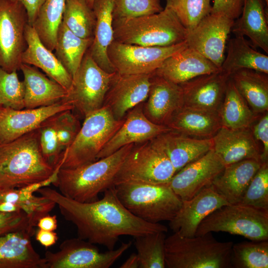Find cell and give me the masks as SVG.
Wrapping results in <instances>:
<instances>
[{"label": "cell", "instance_id": "obj_1", "mask_svg": "<svg viewBox=\"0 0 268 268\" xmlns=\"http://www.w3.org/2000/svg\"><path fill=\"white\" fill-rule=\"evenodd\" d=\"M46 187L36 192L58 205L65 219L75 226L78 237L108 250L114 249L122 236L168 231L164 225L145 221L130 212L121 202L114 186L106 189L101 199L89 202L74 201Z\"/></svg>", "mask_w": 268, "mask_h": 268}, {"label": "cell", "instance_id": "obj_2", "mask_svg": "<svg viewBox=\"0 0 268 268\" xmlns=\"http://www.w3.org/2000/svg\"><path fill=\"white\" fill-rule=\"evenodd\" d=\"M55 169L44 157L38 129L0 142V190L54 180Z\"/></svg>", "mask_w": 268, "mask_h": 268}, {"label": "cell", "instance_id": "obj_3", "mask_svg": "<svg viewBox=\"0 0 268 268\" xmlns=\"http://www.w3.org/2000/svg\"><path fill=\"white\" fill-rule=\"evenodd\" d=\"M134 144L125 145L113 154L73 168H61L52 184L64 196L81 202L98 200V195L114 186L115 175Z\"/></svg>", "mask_w": 268, "mask_h": 268}, {"label": "cell", "instance_id": "obj_4", "mask_svg": "<svg viewBox=\"0 0 268 268\" xmlns=\"http://www.w3.org/2000/svg\"><path fill=\"white\" fill-rule=\"evenodd\" d=\"M232 241L219 242L211 233L189 237L177 232L165 240V267L168 268H231Z\"/></svg>", "mask_w": 268, "mask_h": 268}, {"label": "cell", "instance_id": "obj_5", "mask_svg": "<svg viewBox=\"0 0 268 268\" xmlns=\"http://www.w3.org/2000/svg\"><path fill=\"white\" fill-rule=\"evenodd\" d=\"M114 40L146 47H167L186 40L187 31L174 13H158L113 21Z\"/></svg>", "mask_w": 268, "mask_h": 268}, {"label": "cell", "instance_id": "obj_6", "mask_svg": "<svg viewBox=\"0 0 268 268\" xmlns=\"http://www.w3.org/2000/svg\"><path fill=\"white\" fill-rule=\"evenodd\" d=\"M124 120L125 118L115 119L105 106L85 117L73 141L61 153L54 166L55 172L61 168H75L97 160L99 153Z\"/></svg>", "mask_w": 268, "mask_h": 268}, {"label": "cell", "instance_id": "obj_7", "mask_svg": "<svg viewBox=\"0 0 268 268\" xmlns=\"http://www.w3.org/2000/svg\"><path fill=\"white\" fill-rule=\"evenodd\" d=\"M114 186L122 204L135 216L150 223L170 221L182 205V201L168 183L130 182Z\"/></svg>", "mask_w": 268, "mask_h": 268}, {"label": "cell", "instance_id": "obj_8", "mask_svg": "<svg viewBox=\"0 0 268 268\" xmlns=\"http://www.w3.org/2000/svg\"><path fill=\"white\" fill-rule=\"evenodd\" d=\"M225 232L252 241L268 240V211L239 203L224 205L206 217L195 236Z\"/></svg>", "mask_w": 268, "mask_h": 268}, {"label": "cell", "instance_id": "obj_9", "mask_svg": "<svg viewBox=\"0 0 268 268\" xmlns=\"http://www.w3.org/2000/svg\"><path fill=\"white\" fill-rule=\"evenodd\" d=\"M176 171L152 139L135 143L115 176L113 185L124 183H168Z\"/></svg>", "mask_w": 268, "mask_h": 268}, {"label": "cell", "instance_id": "obj_10", "mask_svg": "<svg viewBox=\"0 0 268 268\" xmlns=\"http://www.w3.org/2000/svg\"><path fill=\"white\" fill-rule=\"evenodd\" d=\"M115 72L108 73L102 69L87 50L63 100L70 102L85 118L103 106Z\"/></svg>", "mask_w": 268, "mask_h": 268}, {"label": "cell", "instance_id": "obj_11", "mask_svg": "<svg viewBox=\"0 0 268 268\" xmlns=\"http://www.w3.org/2000/svg\"><path fill=\"white\" fill-rule=\"evenodd\" d=\"M131 241L119 248L100 252L95 244L79 238L65 240L56 252L47 251L46 268H108L132 246Z\"/></svg>", "mask_w": 268, "mask_h": 268}, {"label": "cell", "instance_id": "obj_12", "mask_svg": "<svg viewBox=\"0 0 268 268\" xmlns=\"http://www.w3.org/2000/svg\"><path fill=\"white\" fill-rule=\"evenodd\" d=\"M187 47L186 41L167 47H146L113 40L107 55L115 71L120 74H149L167 58Z\"/></svg>", "mask_w": 268, "mask_h": 268}, {"label": "cell", "instance_id": "obj_13", "mask_svg": "<svg viewBox=\"0 0 268 268\" xmlns=\"http://www.w3.org/2000/svg\"><path fill=\"white\" fill-rule=\"evenodd\" d=\"M26 10L19 1L0 0V67L8 72L17 71L26 45Z\"/></svg>", "mask_w": 268, "mask_h": 268}, {"label": "cell", "instance_id": "obj_14", "mask_svg": "<svg viewBox=\"0 0 268 268\" xmlns=\"http://www.w3.org/2000/svg\"><path fill=\"white\" fill-rule=\"evenodd\" d=\"M234 21L222 14L209 13L187 33L185 40L187 47L220 69L225 58L227 39Z\"/></svg>", "mask_w": 268, "mask_h": 268}, {"label": "cell", "instance_id": "obj_15", "mask_svg": "<svg viewBox=\"0 0 268 268\" xmlns=\"http://www.w3.org/2000/svg\"><path fill=\"white\" fill-rule=\"evenodd\" d=\"M224 167L212 148L177 172L168 184L182 201H186L212 185Z\"/></svg>", "mask_w": 268, "mask_h": 268}, {"label": "cell", "instance_id": "obj_16", "mask_svg": "<svg viewBox=\"0 0 268 268\" xmlns=\"http://www.w3.org/2000/svg\"><path fill=\"white\" fill-rule=\"evenodd\" d=\"M152 73L122 74L116 71L103 106L110 111L115 119H123L130 110L147 99Z\"/></svg>", "mask_w": 268, "mask_h": 268}, {"label": "cell", "instance_id": "obj_17", "mask_svg": "<svg viewBox=\"0 0 268 268\" xmlns=\"http://www.w3.org/2000/svg\"><path fill=\"white\" fill-rule=\"evenodd\" d=\"M73 109L70 102L64 100L51 105L24 110L3 107L0 113V142L13 140L38 129L44 121L55 114Z\"/></svg>", "mask_w": 268, "mask_h": 268}, {"label": "cell", "instance_id": "obj_18", "mask_svg": "<svg viewBox=\"0 0 268 268\" xmlns=\"http://www.w3.org/2000/svg\"><path fill=\"white\" fill-rule=\"evenodd\" d=\"M143 103L128 112L122 125L103 147L97 160L113 154L125 145L148 141L171 131L165 125L150 121L144 114Z\"/></svg>", "mask_w": 268, "mask_h": 268}, {"label": "cell", "instance_id": "obj_19", "mask_svg": "<svg viewBox=\"0 0 268 268\" xmlns=\"http://www.w3.org/2000/svg\"><path fill=\"white\" fill-rule=\"evenodd\" d=\"M229 204L211 185L191 199L182 201L181 208L169 221V225L174 232L185 237H194L199 225L206 217Z\"/></svg>", "mask_w": 268, "mask_h": 268}, {"label": "cell", "instance_id": "obj_20", "mask_svg": "<svg viewBox=\"0 0 268 268\" xmlns=\"http://www.w3.org/2000/svg\"><path fill=\"white\" fill-rule=\"evenodd\" d=\"M229 78L220 70L180 84L183 106L219 112Z\"/></svg>", "mask_w": 268, "mask_h": 268}, {"label": "cell", "instance_id": "obj_21", "mask_svg": "<svg viewBox=\"0 0 268 268\" xmlns=\"http://www.w3.org/2000/svg\"><path fill=\"white\" fill-rule=\"evenodd\" d=\"M146 101L143 103L146 117L152 122L165 125L172 115L184 105L182 89L174 83L155 74L150 77Z\"/></svg>", "mask_w": 268, "mask_h": 268}, {"label": "cell", "instance_id": "obj_22", "mask_svg": "<svg viewBox=\"0 0 268 268\" xmlns=\"http://www.w3.org/2000/svg\"><path fill=\"white\" fill-rule=\"evenodd\" d=\"M212 138V149L225 166L247 159L261 161V152L250 127H222Z\"/></svg>", "mask_w": 268, "mask_h": 268}, {"label": "cell", "instance_id": "obj_23", "mask_svg": "<svg viewBox=\"0 0 268 268\" xmlns=\"http://www.w3.org/2000/svg\"><path fill=\"white\" fill-rule=\"evenodd\" d=\"M220 70L203 56L187 47L167 58L154 73L180 84L198 76Z\"/></svg>", "mask_w": 268, "mask_h": 268}, {"label": "cell", "instance_id": "obj_24", "mask_svg": "<svg viewBox=\"0 0 268 268\" xmlns=\"http://www.w3.org/2000/svg\"><path fill=\"white\" fill-rule=\"evenodd\" d=\"M168 157L176 173L212 148V138H197L170 131L152 139Z\"/></svg>", "mask_w": 268, "mask_h": 268}, {"label": "cell", "instance_id": "obj_25", "mask_svg": "<svg viewBox=\"0 0 268 268\" xmlns=\"http://www.w3.org/2000/svg\"><path fill=\"white\" fill-rule=\"evenodd\" d=\"M52 184L51 181L26 187L0 190V212H23L36 223L39 219L56 206L54 202L43 196H36L34 193Z\"/></svg>", "mask_w": 268, "mask_h": 268}, {"label": "cell", "instance_id": "obj_26", "mask_svg": "<svg viewBox=\"0 0 268 268\" xmlns=\"http://www.w3.org/2000/svg\"><path fill=\"white\" fill-rule=\"evenodd\" d=\"M25 39L27 46L22 55V63L41 69L68 91L72 84V76L52 51L43 44L34 27L28 23L25 29Z\"/></svg>", "mask_w": 268, "mask_h": 268}, {"label": "cell", "instance_id": "obj_27", "mask_svg": "<svg viewBox=\"0 0 268 268\" xmlns=\"http://www.w3.org/2000/svg\"><path fill=\"white\" fill-rule=\"evenodd\" d=\"M24 84V105L26 109L47 106L64 99L67 91L50 79L35 67L22 64L20 67Z\"/></svg>", "mask_w": 268, "mask_h": 268}, {"label": "cell", "instance_id": "obj_28", "mask_svg": "<svg viewBox=\"0 0 268 268\" xmlns=\"http://www.w3.org/2000/svg\"><path fill=\"white\" fill-rule=\"evenodd\" d=\"M32 236L25 231L0 236V268H46L44 258L35 250Z\"/></svg>", "mask_w": 268, "mask_h": 268}, {"label": "cell", "instance_id": "obj_29", "mask_svg": "<svg viewBox=\"0 0 268 268\" xmlns=\"http://www.w3.org/2000/svg\"><path fill=\"white\" fill-rule=\"evenodd\" d=\"M115 0H94L92 9L95 25L92 44L88 51L93 60L108 73L116 72L110 62L108 49L114 40L113 12Z\"/></svg>", "mask_w": 268, "mask_h": 268}, {"label": "cell", "instance_id": "obj_30", "mask_svg": "<svg viewBox=\"0 0 268 268\" xmlns=\"http://www.w3.org/2000/svg\"><path fill=\"white\" fill-rule=\"evenodd\" d=\"M165 126L171 131L197 138L212 137L222 127L219 112L182 106Z\"/></svg>", "mask_w": 268, "mask_h": 268}, {"label": "cell", "instance_id": "obj_31", "mask_svg": "<svg viewBox=\"0 0 268 268\" xmlns=\"http://www.w3.org/2000/svg\"><path fill=\"white\" fill-rule=\"evenodd\" d=\"M262 164L260 160L247 159L227 165L212 186L230 204L239 203Z\"/></svg>", "mask_w": 268, "mask_h": 268}, {"label": "cell", "instance_id": "obj_32", "mask_svg": "<svg viewBox=\"0 0 268 268\" xmlns=\"http://www.w3.org/2000/svg\"><path fill=\"white\" fill-rule=\"evenodd\" d=\"M231 31L235 36H247L253 47L268 53V25L263 0H244L240 15Z\"/></svg>", "mask_w": 268, "mask_h": 268}, {"label": "cell", "instance_id": "obj_33", "mask_svg": "<svg viewBox=\"0 0 268 268\" xmlns=\"http://www.w3.org/2000/svg\"><path fill=\"white\" fill-rule=\"evenodd\" d=\"M242 69L268 74V56L253 48L244 37L235 36L228 42L227 56L220 69L230 75Z\"/></svg>", "mask_w": 268, "mask_h": 268}, {"label": "cell", "instance_id": "obj_34", "mask_svg": "<svg viewBox=\"0 0 268 268\" xmlns=\"http://www.w3.org/2000/svg\"><path fill=\"white\" fill-rule=\"evenodd\" d=\"M230 78L256 115L268 112V74L252 69H242L232 73Z\"/></svg>", "mask_w": 268, "mask_h": 268}, {"label": "cell", "instance_id": "obj_35", "mask_svg": "<svg viewBox=\"0 0 268 268\" xmlns=\"http://www.w3.org/2000/svg\"><path fill=\"white\" fill-rule=\"evenodd\" d=\"M219 115L222 126L231 129L250 128L258 118L230 78Z\"/></svg>", "mask_w": 268, "mask_h": 268}, {"label": "cell", "instance_id": "obj_36", "mask_svg": "<svg viewBox=\"0 0 268 268\" xmlns=\"http://www.w3.org/2000/svg\"><path fill=\"white\" fill-rule=\"evenodd\" d=\"M93 39L77 36L62 21L57 34L55 55L72 77L80 67Z\"/></svg>", "mask_w": 268, "mask_h": 268}, {"label": "cell", "instance_id": "obj_37", "mask_svg": "<svg viewBox=\"0 0 268 268\" xmlns=\"http://www.w3.org/2000/svg\"><path fill=\"white\" fill-rule=\"evenodd\" d=\"M67 0H46L39 9L33 26L43 44L54 50Z\"/></svg>", "mask_w": 268, "mask_h": 268}, {"label": "cell", "instance_id": "obj_38", "mask_svg": "<svg viewBox=\"0 0 268 268\" xmlns=\"http://www.w3.org/2000/svg\"><path fill=\"white\" fill-rule=\"evenodd\" d=\"M63 22L77 36L84 39L93 38L95 16L85 0H67Z\"/></svg>", "mask_w": 268, "mask_h": 268}, {"label": "cell", "instance_id": "obj_39", "mask_svg": "<svg viewBox=\"0 0 268 268\" xmlns=\"http://www.w3.org/2000/svg\"><path fill=\"white\" fill-rule=\"evenodd\" d=\"M230 263L235 268H268V240L233 243Z\"/></svg>", "mask_w": 268, "mask_h": 268}, {"label": "cell", "instance_id": "obj_40", "mask_svg": "<svg viewBox=\"0 0 268 268\" xmlns=\"http://www.w3.org/2000/svg\"><path fill=\"white\" fill-rule=\"evenodd\" d=\"M164 232L148 233L134 237L139 268H164Z\"/></svg>", "mask_w": 268, "mask_h": 268}, {"label": "cell", "instance_id": "obj_41", "mask_svg": "<svg viewBox=\"0 0 268 268\" xmlns=\"http://www.w3.org/2000/svg\"><path fill=\"white\" fill-rule=\"evenodd\" d=\"M165 7L171 10L189 32L210 13L211 0H166Z\"/></svg>", "mask_w": 268, "mask_h": 268}, {"label": "cell", "instance_id": "obj_42", "mask_svg": "<svg viewBox=\"0 0 268 268\" xmlns=\"http://www.w3.org/2000/svg\"><path fill=\"white\" fill-rule=\"evenodd\" d=\"M239 203L268 211V163L263 162L245 191Z\"/></svg>", "mask_w": 268, "mask_h": 268}, {"label": "cell", "instance_id": "obj_43", "mask_svg": "<svg viewBox=\"0 0 268 268\" xmlns=\"http://www.w3.org/2000/svg\"><path fill=\"white\" fill-rule=\"evenodd\" d=\"M24 84L16 71L8 72L0 67V104L14 109H22L24 105Z\"/></svg>", "mask_w": 268, "mask_h": 268}, {"label": "cell", "instance_id": "obj_44", "mask_svg": "<svg viewBox=\"0 0 268 268\" xmlns=\"http://www.w3.org/2000/svg\"><path fill=\"white\" fill-rule=\"evenodd\" d=\"M163 9L159 0H115L113 21L152 14Z\"/></svg>", "mask_w": 268, "mask_h": 268}, {"label": "cell", "instance_id": "obj_45", "mask_svg": "<svg viewBox=\"0 0 268 268\" xmlns=\"http://www.w3.org/2000/svg\"><path fill=\"white\" fill-rule=\"evenodd\" d=\"M55 115L44 121L38 128L41 150L54 167L63 152L57 137Z\"/></svg>", "mask_w": 268, "mask_h": 268}, {"label": "cell", "instance_id": "obj_46", "mask_svg": "<svg viewBox=\"0 0 268 268\" xmlns=\"http://www.w3.org/2000/svg\"><path fill=\"white\" fill-rule=\"evenodd\" d=\"M71 111H64L55 115L57 137L63 151L72 143L81 128L78 118Z\"/></svg>", "mask_w": 268, "mask_h": 268}, {"label": "cell", "instance_id": "obj_47", "mask_svg": "<svg viewBox=\"0 0 268 268\" xmlns=\"http://www.w3.org/2000/svg\"><path fill=\"white\" fill-rule=\"evenodd\" d=\"M36 223L26 213L0 212V236L17 231H25L35 234Z\"/></svg>", "mask_w": 268, "mask_h": 268}, {"label": "cell", "instance_id": "obj_48", "mask_svg": "<svg viewBox=\"0 0 268 268\" xmlns=\"http://www.w3.org/2000/svg\"><path fill=\"white\" fill-rule=\"evenodd\" d=\"M244 0H213L210 13L222 14L235 20L241 13Z\"/></svg>", "mask_w": 268, "mask_h": 268}, {"label": "cell", "instance_id": "obj_49", "mask_svg": "<svg viewBox=\"0 0 268 268\" xmlns=\"http://www.w3.org/2000/svg\"><path fill=\"white\" fill-rule=\"evenodd\" d=\"M256 139L262 143L263 151L261 159L262 163L268 162V114L267 112L253 127L252 130Z\"/></svg>", "mask_w": 268, "mask_h": 268}, {"label": "cell", "instance_id": "obj_50", "mask_svg": "<svg viewBox=\"0 0 268 268\" xmlns=\"http://www.w3.org/2000/svg\"><path fill=\"white\" fill-rule=\"evenodd\" d=\"M21 3L25 8L28 23L32 26L40 8L46 0H13Z\"/></svg>", "mask_w": 268, "mask_h": 268}, {"label": "cell", "instance_id": "obj_51", "mask_svg": "<svg viewBox=\"0 0 268 268\" xmlns=\"http://www.w3.org/2000/svg\"><path fill=\"white\" fill-rule=\"evenodd\" d=\"M35 234L36 240L46 248L54 245L58 240L57 234L55 231L39 228Z\"/></svg>", "mask_w": 268, "mask_h": 268}, {"label": "cell", "instance_id": "obj_52", "mask_svg": "<svg viewBox=\"0 0 268 268\" xmlns=\"http://www.w3.org/2000/svg\"><path fill=\"white\" fill-rule=\"evenodd\" d=\"M37 226L41 229L55 231L58 227L57 216L49 214L43 216L38 220Z\"/></svg>", "mask_w": 268, "mask_h": 268}, {"label": "cell", "instance_id": "obj_53", "mask_svg": "<svg viewBox=\"0 0 268 268\" xmlns=\"http://www.w3.org/2000/svg\"><path fill=\"white\" fill-rule=\"evenodd\" d=\"M121 268H139V260L137 254H132L127 260L120 267Z\"/></svg>", "mask_w": 268, "mask_h": 268}, {"label": "cell", "instance_id": "obj_54", "mask_svg": "<svg viewBox=\"0 0 268 268\" xmlns=\"http://www.w3.org/2000/svg\"><path fill=\"white\" fill-rule=\"evenodd\" d=\"M88 5L92 9L93 4L94 0H85Z\"/></svg>", "mask_w": 268, "mask_h": 268}, {"label": "cell", "instance_id": "obj_55", "mask_svg": "<svg viewBox=\"0 0 268 268\" xmlns=\"http://www.w3.org/2000/svg\"><path fill=\"white\" fill-rule=\"evenodd\" d=\"M3 107V106H2V105H1L0 104V112H1V110H2V109Z\"/></svg>", "mask_w": 268, "mask_h": 268}, {"label": "cell", "instance_id": "obj_56", "mask_svg": "<svg viewBox=\"0 0 268 268\" xmlns=\"http://www.w3.org/2000/svg\"><path fill=\"white\" fill-rule=\"evenodd\" d=\"M264 0L266 3L267 6H268V0Z\"/></svg>", "mask_w": 268, "mask_h": 268}]
</instances>
